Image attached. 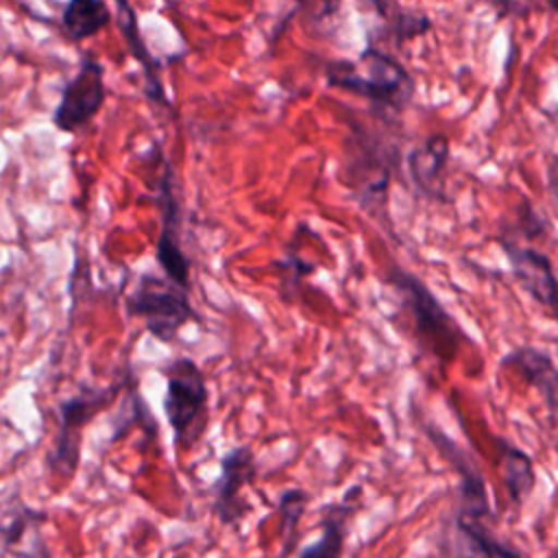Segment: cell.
Returning a JSON list of instances; mask_svg holds the SVG:
<instances>
[{"label": "cell", "instance_id": "14", "mask_svg": "<svg viewBox=\"0 0 558 558\" xmlns=\"http://www.w3.org/2000/svg\"><path fill=\"white\" fill-rule=\"evenodd\" d=\"M116 22L118 28L126 41L129 54L140 63L142 72H144V83H146V98L159 107H170V100L166 96L163 83H161V70L159 63L155 61V57L150 54V48L146 46V39L140 31V22H137V13L129 2H116Z\"/></svg>", "mask_w": 558, "mask_h": 558}, {"label": "cell", "instance_id": "7", "mask_svg": "<svg viewBox=\"0 0 558 558\" xmlns=\"http://www.w3.org/2000/svg\"><path fill=\"white\" fill-rule=\"evenodd\" d=\"M157 205H159V235H157V262L166 277L179 286L181 290H190L192 279V262L183 251L181 244V225H183V211L181 203L174 192V170L170 161H163V172L159 174V185H157Z\"/></svg>", "mask_w": 558, "mask_h": 558}, {"label": "cell", "instance_id": "21", "mask_svg": "<svg viewBox=\"0 0 558 558\" xmlns=\"http://www.w3.org/2000/svg\"><path fill=\"white\" fill-rule=\"evenodd\" d=\"M519 225H521V231H523V235L527 240H534V238H538L545 231V222L536 214V209L532 207L530 201H523V205L519 209Z\"/></svg>", "mask_w": 558, "mask_h": 558}, {"label": "cell", "instance_id": "5", "mask_svg": "<svg viewBox=\"0 0 558 558\" xmlns=\"http://www.w3.org/2000/svg\"><path fill=\"white\" fill-rule=\"evenodd\" d=\"M124 305L129 316L144 318L148 333L161 342H172L185 323L198 320L187 292L174 286L168 277L161 279L153 272L140 275L129 290Z\"/></svg>", "mask_w": 558, "mask_h": 558}, {"label": "cell", "instance_id": "11", "mask_svg": "<svg viewBox=\"0 0 558 558\" xmlns=\"http://www.w3.org/2000/svg\"><path fill=\"white\" fill-rule=\"evenodd\" d=\"M499 244L508 257V266L517 283L536 303L545 305L558 323V275L549 255L534 246L519 244L512 238H499Z\"/></svg>", "mask_w": 558, "mask_h": 558}, {"label": "cell", "instance_id": "4", "mask_svg": "<svg viewBox=\"0 0 558 558\" xmlns=\"http://www.w3.org/2000/svg\"><path fill=\"white\" fill-rule=\"evenodd\" d=\"M384 281L392 286L401 296L403 310L410 314L414 331L421 336V340L429 342L442 360H449L460 342H471V338L462 331L456 318L445 310V305L421 277L405 268L390 266L384 275Z\"/></svg>", "mask_w": 558, "mask_h": 558}, {"label": "cell", "instance_id": "15", "mask_svg": "<svg viewBox=\"0 0 558 558\" xmlns=\"http://www.w3.org/2000/svg\"><path fill=\"white\" fill-rule=\"evenodd\" d=\"M362 488L353 486L347 490L344 499L340 504H329L323 510V534L318 541L305 545L296 558H342L344 556V543L349 534V521L355 512L353 495H357Z\"/></svg>", "mask_w": 558, "mask_h": 558}, {"label": "cell", "instance_id": "23", "mask_svg": "<svg viewBox=\"0 0 558 558\" xmlns=\"http://www.w3.org/2000/svg\"><path fill=\"white\" fill-rule=\"evenodd\" d=\"M545 181H547V187L549 192L558 198V153L549 159L547 163V170H545Z\"/></svg>", "mask_w": 558, "mask_h": 558}, {"label": "cell", "instance_id": "18", "mask_svg": "<svg viewBox=\"0 0 558 558\" xmlns=\"http://www.w3.org/2000/svg\"><path fill=\"white\" fill-rule=\"evenodd\" d=\"M373 7L386 20V24H388L386 31L392 35L397 46H401L410 39H416V37L425 35L432 28V20L423 11L399 7V4H392V2H375Z\"/></svg>", "mask_w": 558, "mask_h": 558}, {"label": "cell", "instance_id": "13", "mask_svg": "<svg viewBox=\"0 0 558 558\" xmlns=\"http://www.w3.org/2000/svg\"><path fill=\"white\" fill-rule=\"evenodd\" d=\"M451 144L447 135H429L408 153V172L416 192L429 201L445 198V168Z\"/></svg>", "mask_w": 558, "mask_h": 558}, {"label": "cell", "instance_id": "12", "mask_svg": "<svg viewBox=\"0 0 558 558\" xmlns=\"http://www.w3.org/2000/svg\"><path fill=\"white\" fill-rule=\"evenodd\" d=\"M501 366L517 371L532 388L538 390L551 421L558 425V368L551 355L538 347L521 344L501 357Z\"/></svg>", "mask_w": 558, "mask_h": 558}, {"label": "cell", "instance_id": "6", "mask_svg": "<svg viewBox=\"0 0 558 558\" xmlns=\"http://www.w3.org/2000/svg\"><path fill=\"white\" fill-rule=\"evenodd\" d=\"M122 384H111L105 388L83 386L72 397H65L59 403V434L52 451L48 453V469L63 480H70L81 462V440L87 423L102 412L113 397L120 392Z\"/></svg>", "mask_w": 558, "mask_h": 558}, {"label": "cell", "instance_id": "17", "mask_svg": "<svg viewBox=\"0 0 558 558\" xmlns=\"http://www.w3.org/2000/svg\"><path fill=\"white\" fill-rule=\"evenodd\" d=\"M111 9L102 0H70L61 11V28L72 41H85L107 28Z\"/></svg>", "mask_w": 558, "mask_h": 558}, {"label": "cell", "instance_id": "16", "mask_svg": "<svg viewBox=\"0 0 558 558\" xmlns=\"http://www.w3.org/2000/svg\"><path fill=\"white\" fill-rule=\"evenodd\" d=\"M495 447H497V460H499L506 493L512 504L521 506L536 486L534 462L521 447L512 445L501 436H495Z\"/></svg>", "mask_w": 558, "mask_h": 558}, {"label": "cell", "instance_id": "3", "mask_svg": "<svg viewBox=\"0 0 558 558\" xmlns=\"http://www.w3.org/2000/svg\"><path fill=\"white\" fill-rule=\"evenodd\" d=\"M163 412L179 451H190L209 425V388L192 357H174L166 371Z\"/></svg>", "mask_w": 558, "mask_h": 558}, {"label": "cell", "instance_id": "2", "mask_svg": "<svg viewBox=\"0 0 558 558\" xmlns=\"http://www.w3.org/2000/svg\"><path fill=\"white\" fill-rule=\"evenodd\" d=\"M351 146L349 183L353 187V196L364 211L390 229L392 220L388 216V192L401 159L399 144L397 140L353 124Z\"/></svg>", "mask_w": 558, "mask_h": 558}, {"label": "cell", "instance_id": "19", "mask_svg": "<svg viewBox=\"0 0 558 558\" xmlns=\"http://www.w3.org/2000/svg\"><path fill=\"white\" fill-rule=\"evenodd\" d=\"M307 501H310V495L301 488H290V490L281 493V497H279V512H281L283 527H286L290 541L296 534V525L301 521V514L305 512Z\"/></svg>", "mask_w": 558, "mask_h": 558}, {"label": "cell", "instance_id": "22", "mask_svg": "<svg viewBox=\"0 0 558 558\" xmlns=\"http://www.w3.org/2000/svg\"><path fill=\"white\" fill-rule=\"evenodd\" d=\"M499 17H525L530 11L541 9V4L534 2H497L495 4Z\"/></svg>", "mask_w": 558, "mask_h": 558}, {"label": "cell", "instance_id": "24", "mask_svg": "<svg viewBox=\"0 0 558 558\" xmlns=\"http://www.w3.org/2000/svg\"><path fill=\"white\" fill-rule=\"evenodd\" d=\"M497 558H521V556H519V551H514L512 547H508V545H506V547L499 551V556H497Z\"/></svg>", "mask_w": 558, "mask_h": 558}, {"label": "cell", "instance_id": "10", "mask_svg": "<svg viewBox=\"0 0 558 558\" xmlns=\"http://www.w3.org/2000/svg\"><path fill=\"white\" fill-rule=\"evenodd\" d=\"M257 462L248 445H238L220 458V475L214 484V514L227 527H238L251 512L242 490L255 482Z\"/></svg>", "mask_w": 558, "mask_h": 558}, {"label": "cell", "instance_id": "1", "mask_svg": "<svg viewBox=\"0 0 558 558\" xmlns=\"http://www.w3.org/2000/svg\"><path fill=\"white\" fill-rule=\"evenodd\" d=\"M325 81L331 87L366 98L373 111L386 120L403 113L416 92V81L408 68L373 44L355 61H329L325 65Z\"/></svg>", "mask_w": 558, "mask_h": 558}, {"label": "cell", "instance_id": "8", "mask_svg": "<svg viewBox=\"0 0 558 558\" xmlns=\"http://www.w3.org/2000/svg\"><path fill=\"white\" fill-rule=\"evenodd\" d=\"M105 98V65L96 57L83 54L76 74L61 89V100L52 113L54 129L61 133L83 129L102 109Z\"/></svg>", "mask_w": 558, "mask_h": 558}, {"label": "cell", "instance_id": "25", "mask_svg": "<svg viewBox=\"0 0 558 558\" xmlns=\"http://www.w3.org/2000/svg\"><path fill=\"white\" fill-rule=\"evenodd\" d=\"M547 9H551V11H558V2H549V4H545Z\"/></svg>", "mask_w": 558, "mask_h": 558}, {"label": "cell", "instance_id": "9", "mask_svg": "<svg viewBox=\"0 0 558 558\" xmlns=\"http://www.w3.org/2000/svg\"><path fill=\"white\" fill-rule=\"evenodd\" d=\"M425 436L436 447V451L449 462V466L458 473V506L456 517L469 519V521H484L490 517V501L484 475L473 460V456L462 449L458 442H453L442 429L434 425H425Z\"/></svg>", "mask_w": 558, "mask_h": 558}, {"label": "cell", "instance_id": "20", "mask_svg": "<svg viewBox=\"0 0 558 558\" xmlns=\"http://www.w3.org/2000/svg\"><path fill=\"white\" fill-rule=\"evenodd\" d=\"M275 268H283L286 272H283V286H288V292L303 279V277H307L310 272H314V264H307L305 259H301L292 248H288V257L286 259H281V262H277L275 264Z\"/></svg>", "mask_w": 558, "mask_h": 558}]
</instances>
